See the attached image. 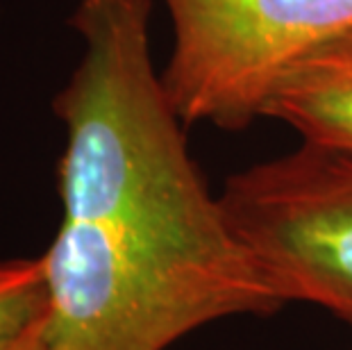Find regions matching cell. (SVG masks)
Returning a JSON list of instances; mask_svg holds the SVG:
<instances>
[{
	"label": "cell",
	"instance_id": "7a4b0ae2",
	"mask_svg": "<svg viewBox=\"0 0 352 350\" xmlns=\"http://www.w3.org/2000/svg\"><path fill=\"white\" fill-rule=\"evenodd\" d=\"M221 203L284 300L352 325V157L302 144L232 175Z\"/></svg>",
	"mask_w": 352,
	"mask_h": 350
},
{
	"label": "cell",
	"instance_id": "6da1fadb",
	"mask_svg": "<svg viewBox=\"0 0 352 350\" xmlns=\"http://www.w3.org/2000/svg\"><path fill=\"white\" fill-rule=\"evenodd\" d=\"M164 87L184 125L248 128L294 66L352 30V0H162Z\"/></svg>",
	"mask_w": 352,
	"mask_h": 350
},
{
	"label": "cell",
	"instance_id": "3957f363",
	"mask_svg": "<svg viewBox=\"0 0 352 350\" xmlns=\"http://www.w3.org/2000/svg\"><path fill=\"white\" fill-rule=\"evenodd\" d=\"M261 116L287 123L302 144L352 157V30L300 59L275 85Z\"/></svg>",
	"mask_w": 352,
	"mask_h": 350
},
{
	"label": "cell",
	"instance_id": "277c9868",
	"mask_svg": "<svg viewBox=\"0 0 352 350\" xmlns=\"http://www.w3.org/2000/svg\"><path fill=\"white\" fill-rule=\"evenodd\" d=\"M48 289L43 259H0V350H7L46 314Z\"/></svg>",
	"mask_w": 352,
	"mask_h": 350
},
{
	"label": "cell",
	"instance_id": "5b68a950",
	"mask_svg": "<svg viewBox=\"0 0 352 350\" xmlns=\"http://www.w3.org/2000/svg\"><path fill=\"white\" fill-rule=\"evenodd\" d=\"M43 316L34 325H30L7 350H52L48 344V337H46V323H43Z\"/></svg>",
	"mask_w": 352,
	"mask_h": 350
}]
</instances>
